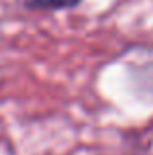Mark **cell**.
<instances>
[{
    "instance_id": "cell-1",
    "label": "cell",
    "mask_w": 153,
    "mask_h": 155,
    "mask_svg": "<svg viewBox=\"0 0 153 155\" xmlns=\"http://www.w3.org/2000/svg\"><path fill=\"white\" fill-rule=\"evenodd\" d=\"M83 0H24V6L30 10H65V8H75Z\"/></svg>"
}]
</instances>
